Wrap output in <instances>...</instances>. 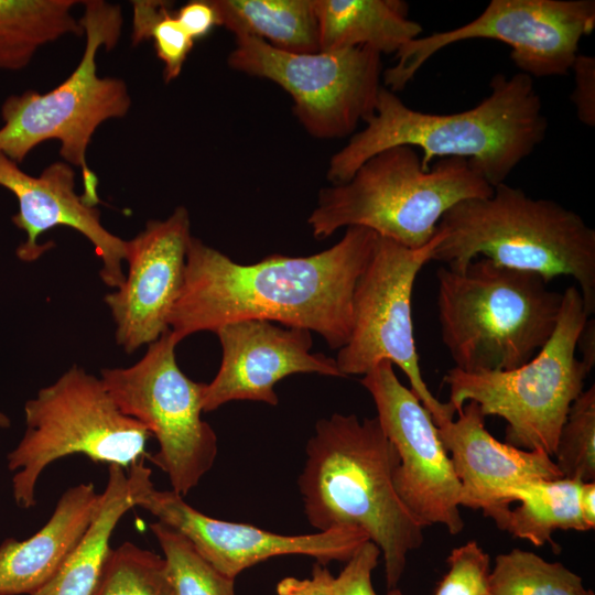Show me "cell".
Listing matches in <instances>:
<instances>
[{"label": "cell", "mask_w": 595, "mask_h": 595, "mask_svg": "<svg viewBox=\"0 0 595 595\" xmlns=\"http://www.w3.org/2000/svg\"><path fill=\"white\" fill-rule=\"evenodd\" d=\"M378 235L347 227L343 238L307 257L270 255L241 264L192 237L184 281L169 326L176 344L197 332L264 320L318 333L332 349L349 339L353 294Z\"/></svg>", "instance_id": "1"}, {"label": "cell", "mask_w": 595, "mask_h": 595, "mask_svg": "<svg viewBox=\"0 0 595 595\" xmlns=\"http://www.w3.org/2000/svg\"><path fill=\"white\" fill-rule=\"evenodd\" d=\"M489 87L490 94L474 108L434 115L408 107L382 86L365 127L332 155L327 178L332 184L344 183L376 153L409 145L423 151L424 171L435 158H461L493 187L505 183L545 139L548 119L531 76L521 72L511 77L496 74Z\"/></svg>", "instance_id": "2"}, {"label": "cell", "mask_w": 595, "mask_h": 595, "mask_svg": "<svg viewBox=\"0 0 595 595\" xmlns=\"http://www.w3.org/2000/svg\"><path fill=\"white\" fill-rule=\"evenodd\" d=\"M298 478L307 522L324 532L358 528L381 551L388 589L397 587L424 527L396 494V448L377 416L333 413L315 424Z\"/></svg>", "instance_id": "3"}, {"label": "cell", "mask_w": 595, "mask_h": 595, "mask_svg": "<svg viewBox=\"0 0 595 595\" xmlns=\"http://www.w3.org/2000/svg\"><path fill=\"white\" fill-rule=\"evenodd\" d=\"M432 260L461 269L483 256L545 282L572 277L585 310L595 312V230L575 212L501 183L489 197L457 203L437 224Z\"/></svg>", "instance_id": "4"}, {"label": "cell", "mask_w": 595, "mask_h": 595, "mask_svg": "<svg viewBox=\"0 0 595 595\" xmlns=\"http://www.w3.org/2000/svg\"><path fill=\"white\" fill-rule=\"evenodd\" d=\"M436 280L441 338L462 371L516 369L555 329L563 293L537 273L478 257L461 269L439 268Z\"/></svg>", "instance_id": "5"}, {"label": "cell", "mask_w": 595, "mask_h": 595, "mask_svg": "<svg viewBox=\"0 0 595 595\" xmlns=\"http://www.w3.org/2000/svg\"><path fill=\"white\" fill-rule=\"evenodd\" d=\"M493 192L466 159H441L424 171L414 148L397 145L370 156L346 182L322 188L307 224L317 239L365 227L416 249L433 239L451 207Z\"/></svg>", "instance_id": "6"}, {"label": "cell", "mask_w": 595, "mask_h": 595, "mask_svg": "<svg viewBox=\"0 0 595 595\" xmlns=\"http://www.w3.org/2000/svg\"><path fill=\"white\" fill-rule=\"evenodd\" d=\"M79 23L85 48L76 68L46 93L26 90L10 95L1 106L0 153L18 164L41 143L60 142L64 162L82 171L84 201L96 207L98 178L88 167L86 153L98 127L123 118L131 107L128 85L120 78L97 73V53L119 42L121 7L104 0H86Z\"/></svg>", "instance_id": "7"}, {"label": "cell", "mask_w": 595, "mask_h": 595, "mask_svg": "<svg viewBox=\"0 0 595 595\" xmlns=\"http://www.w3.org/2000/svg\"><path fill=\"white\" fill-rule=\"evenodd\" d=\"M587 318L580 290L569 286L552 336L531 360L511 370L448 369L443 378L448 402L458 413L467 401H475L485 416L506 420V443L553 456L570 407L591 371L575 355Z\"/></svg>", "instance_id": "8"}, {"label": "cell", "mask_w": 595, "mask_h": 595, "mask_svg": "<svg viewBox=\"0 0 595 595\" xmlns=\"http://www.w3.org/2000/svg\"><path fill=\"white\" fill-rule=\"evenodd\" d=\"M24 414V435L7 457L15 472L13 498L22 509L35 505L37 480L57 459L83 454L128 470L148 456V429L120 411L100 378L77 365L28 400Z\"/></svg>", "instance_id": "9"}, {"label": "cell", "mask_w": 595, "mask_h": 595, "mask_svg": "<svg viewBox=\"0 0 595 595\" xmlns=\"http://www.w3.org/2000/svg\"><path fill=\"white\" fill-rule=\"evenodd\" d=\"M176 345L167 331L134 365L104 368L100 379L120 411L158 440L159 451L147 457L167 475L172 490L184 497L213 467L218 440L202 419L205 383L180 369Z\"/></svg>", "instance_id": "10"}, {"label": "cell", "mask_w": 595, "mask_h": 595, "mask_svg": "<svg viewBox=\"0 0 595 595\" xmlns=\"http://www.w3.org/2000/svg\"><path fill=\"white\" fill-rule=\"evenodd\" d=\"M228 66L283 88L293 112L316 139L353 134L376 109L382 87L381 55L368 46L315 53L280 51L252 36H235Z\"/></svg>", "instance_id": "11"}, {"label": "cell", "mask_w": 595, "mask_h": 595, "mask_svg": "<svg viewBox=\"0 0 595 595\" xmlns=\"http://www.w3.org/2000/svg\"><path fill=\"white\" fill-rule=\"evenodd\" d=\"M441 238L436 230L429 244L411 249L378 236L354 289L349 339L335 359L344 377L364 376L382 360L397 365L436 426L453 420L456 411L450 402L439 401L423 380L413 335L411 295L416 274L432 260Z\"/></svg>", "instance_id": "12"}, {"label": "cell", "mask_w": 595, "mask_h": 595, "mask_svg": "<svg viewBox=\"0 0 595 595\" xmlns=\"http://www.w3.org/2000/svg\"><path fill=\"white\" fill-rule=\"evenodd\" d=\"M594 28V0H491L475 20L404 44L382 73L383 83L393 93L402 90L434 54L473 39L506 43L512 62L531 77L563 76Z\"/></svg>", "instance_id": "13"}, {"label": "cell", "mask_w": 595, "mask_h": 595, "mask_svg": "<svg viewBox=\"0 0 595 595\" xmlns=\"http://www.w3.org/2000/svg\"><path fill=\"white\" fill-rule=\"evenodd\" d=\"M374 399L379 423L396 448L393 487L409 512L424 527L464 528L462 488L430 412L382 360L360 379Z\"/></svg>", "instance_id": "14"}, {"label": "cell", "mask_w": 595, "mask_h": 595, "mask_svg": "<svg viewBox=\"0 0 595 595\" xmlns=\"http://www.w3.org/2000/svg\"><path fill=\"white\" fill-rule=\"evenodd\" d=\"M136 507L183 534L215 569L236 578L244 570L281 555H306L316 562H347L369 540L358 528L300 536L278 534L256 526L208 517L173 490H159L151 475L142 482Z\"/></svg>", "instance_id": "15"}, {"label": "cell", "mask_w": 595, "mask_h": 595, "mask_svg": "<svg viewBox=\"0 0 595 595\" xmlns=\"http://www.w3.org/2000/svg\"><path fill=\"white\" fill-rule=\"evenodd\" d=\"M190 214L178 206L164 220H150L126 241L128 272L104 301L116 326V342L131 354L170 331L192 239Z\"/></svg>", "instance_id": "16"}, {"label": "cell", "mask_w": 595, "mask_h": 595, "mask_svg": "<svg viewBox=\"0 0 595 595\" xmlns=\"http://www.w3.org/2000/svg\"><path fill=\"white\" fill-rule=\"evenodd\" d=\"M221 345L218 372L203 392V411L212 412L234 400L277 405L274 386L294 374L344 377L336 360L311 353V331L280 326L264 320H242L214 332Z\"/></svg>", "instance_id": "17"}, {"label": "cell", "mask_w": 595, "mask_h": 595, "mask_svg": "<svg viewBox=\"0 0 595 595\" xmlns=\"http://www.w3.org/2000/svg\"><path fill=\"white\" fill-rule=\"evenodd\" d=\"M0 186L10 191L19 205L11 220L26 235L17 248L20 260H37L51 248V245L40 244L39 238L55 227H68L95 247L101 261L99 275L104 283L113 289L123 283L126 240L107 230L100 221L99 209L76 193L72 165L64 161L53 162L39 176H33L0 153Z\"/></svg>", "instance_id": "18"}, {"label": "cell", "mask_w": 595, "mask_h": 595, "mask_svg": "<svg viewBox=\"0 0 595 595\" xmlns=\"http://www.w3.org/2000/svg\"><path fill=\"white\" fill-rule=\"evenodd\" d=\"M437 432L461 483V507L482 510L500 530H506L512 489L538 479L562 477L547 453L496 440L475 401L464 404L457 420L437 425Z\"/></svg>", "instance_id": "19"}, {"label": "cell", "mask_w": 595, "mask_h": 595, "mask_svg": "<svg viewBox=\"0 0 595 595\" xmlns=\"http://www.w3.org/2000/svg\"><path fill=\"white\" fill-rule=\"evenodd\" d=\"M100 494L93 483L69 487L48 521L22 541L0 544V595H32L57 571L90 524Z\"/></svg>", "instance_id": "20"}, {"label": "cell", "mask_w": 595, "mask_h": 595, "mask_svg": "<svg viewBox=\"0 0 595 595\" xmlns=\"http://www.w3.org/2000/svg\"><path fill=\"white\" fill-rule=\"evenodd\" d=\"M151 468L144 458L128 470L108 465V480L96 513L79 542L53 576L32 595H91L111 550L110 539L120 519L136 507L137 493Z\"/></svg>", "instance_id": "21"}, {"label": "cell", "mask_w": 595, "mask_h": 595, "mask_svg": "<svg viewBox=\"0 0 595 595\" xmlns=\"http://www.w3.org/2000/svg\"><path fill=\"white\" fill-rule=\"evenodd\" d=\"M314 6L320 51L368 46L380 55L397 53L422 32L401 0H314Z\"/></svg>", "instance_id": "22"}, {"label": "cell", "mask_w": 595, "mask_h": 595, "mask_svg": "<svg viewBox=\"0 0 595 595\" xmlns=\"http://www.w3.org/2000/svg\"><path fill=\"white\" fill-rule=\"evenodd\" d=\"M218 25L284 52L320 51L314 0H210Z\"/></svg>", "instance_id": "23"}, {"label": "cell", "mask_w": 595, "mask_h": 595, "mask_svg": "<svg viewBox=\"0 0 595 595\" xmlns=\"http://www.w3.org/2000/svg\"><path fill=\"white\" fill-rule=\"evenodd\" d=\"M76 0H0V69L26 67L43 45L84 35L72 13Z\"/></svg>", "instance_id": "24"}, {"label": "cell", "mask_w": 595, "mask_h": 595, "mask_svg": "<svg viewBox=\"0 0 595 595\" xmlns=\"http://www.w3.org/2000/svg\"><path fill=\"white\" fill-rule=\"evenodd\" d=\"M582 483L561 477L538 479L512 489L510 498L520 501V506L510 510L505 531L541 547L556 530H589L580 508Z\"/></svg>", "instance_id": "25"}, {"label": "cell", "mask_w": 595, "mask_h": 595, "mask_svg": "<svg viewBox=\"0 0 595 595\" xmlns=\"http://www.w3.org/2000/svg\"><path fill=\"white\" fill-rule=\"evenodd\" d=\"M582 578L560 562L520 549L495 559L489 595H585Z\"/></svg>", "instance_id": "26"}, {"label": "cell", "mask_w": 595, "mask_h": 595, "mask_svg": "<svg viewBox=\"0 0 595 595\" xmlns=\"http://www.w3.org/2000/svg\"><path fill=\"white\" fill-rule=\"evenodd\" d=\"M150 530L163 552L173 595H236L235 578L215 569L183 534L159 521Z\"/></svg>", "instance_id": "27"}, {"label": "cell", "mask_w": 595, "mask_h": 595, "mask_svg": "<svg viewBox=\"0 0 595 595\" xmlns=\"http://www.w3.org/2000/svg\"><path fill=\"white\" fill-rule=\"evenodd\" d=\"M91 595H173L164 558L123 542L110 550Z\"/></svg>", "instance_id": "28"}, {"label": "cell", "mask_w": 595, "mask_h": 595, "mask_svg": "<svg viewBox=\"0 0 595 595\" xmlns=\"http://www.w3.org/2000/svg\"><path fill=\"white\" fill-rule=\"evenodd\" d=\"M132 3L131 41L138 45L152 40L158 58L163 64L165 83L176 79L194 46L171 11V2L161 0H134Z\"/></svg>", "instance_id": "29"}, {"label": "cell", "mask_w": 595, "mask_h": 595, "mask_svg": "<svg viewBox=\"0 0 595 595\" xmlns=\"http://www.w3.org/2000/svg\"><path fill=\"white\" fill-rule=\"evenodd\" d=\"M553 455L563 478L594 482L595 386L583 390L571 404Z\"/></svg>", "instance_id": "30"}, {"label": "cell", "mask_w": 595, "mask_h": 595, "mask_svg": "<svg viewBox=\"0 0 595 595\" xmlns=\"http://www.w3.org/2000/svg\"><path fill=\"white\" fill-rule=\"evenodd\" d=\"M489 555L476 541L452 550L434 595H489Z\"/></svg>", "instance_id": "31"}, {"label": "cell", "mask_w": 595, "mask_h": 595, "mask_svg": "<svg viewBox=\"0 0 595 595\" xmlns=\"http://www.w3.org/2000/svg\"><path fill=\"white\" fill-rule=\"evenodd\" d=\"M380 549L370 540L364 542L346 562L344 569L332 580V595H377L371 574L378 565ZM387 595H403L394 587Z\"/></svg>", "instance_id": "32"}, {"label": "cell", "mask_w": 595, "mask_h": 595, "mask_svg": "<svg viewBox=\"0 0 595 595\" xmlns=\"http://www.w3.org/2000/svg\"><path fill=\"white\" fill-rule=\"evenodd\" d=\"M571 71L575 87L571 100L581 122L595 127V57L577 54Z\"/></svg>", "instance_id": "33"}, {"label": "cell", "mask_w": 595, "mask_h": 595, "mask_svg": "<svg viewBox=\"0 0 595 595\" xmlns=\"http://www.w3.org/2000/svg\"><path fill=\"white\" fill-rule=\"evenodd\" d=\"M175 17L195 41L207 35L215 25H218V18L210 0H193L182 6Z\"/></svg>", "instance_id": "34"}, {"label": "cell", "mask_w": 595, "mask_h": 595, "mask_svg": "<svg viewBox=\"0 0 595 595\" xmlns=\"http://www.w3.org/2000/svg\"><path fill=\"white\" fill-rule=\"evenodd\" d=\"M333 575L322 563L316 562L310 578L288 576L277 584L278 595H332Z\"/></svg>", "instance_id": "35"}, {"label": "cell", "mask_w": 595, "mask_h": 595, "mask_svg": "<svg viewBox=\"0 0 595 595\" xmlns=\"http://www.w3.org/2000/svg\"><path fill=\"white\" fill-rule=\"evenodd\" d=\"M576 347L583 354L582 361L592 370L595 365V322L586 320L577 338Z\"/></svg>", "instance_id": "36"}, {"label": "cell", "mask_w": 595, "mask_h": 595, "mask_svg": "<svg viewBox=\"0 0 595 595\" xmlns=\"http://www.w3.org/2000/svg\"><path fill=\"white\" fill-rule=\"evenodd\" d=\"M580 508L588 529L595 527V483H582L580 489Z\"/></svg>", "instance_id": "37"}, {"label": "cell", "mask_w": 595, "mask_h": 595, "mask_svg": "<svg viewBox=\"0 0 595 595\" xmlns=\"http://www.w3.org/2000/svg\"><path fill=\"white\" fill-rule=\"evenodd\" d=\"M10 423V419L4 413L0 412V428H9Z\"/></svg>", "instance_id": "38"}, {"label": "cell", "mask_w": 595, "mask_h": 595, "mask_svg": "<svg viewBox=\"0 0 595 595\" xmlns=\"http://www.w3.org/2000/svg\"><path fill=\"white\" fill-rule=\"evenodd\" d=\"M585 595H595V594H594V592L592 589H586Z\"/></svg>", "instance_id": "39"}]
</instances>
